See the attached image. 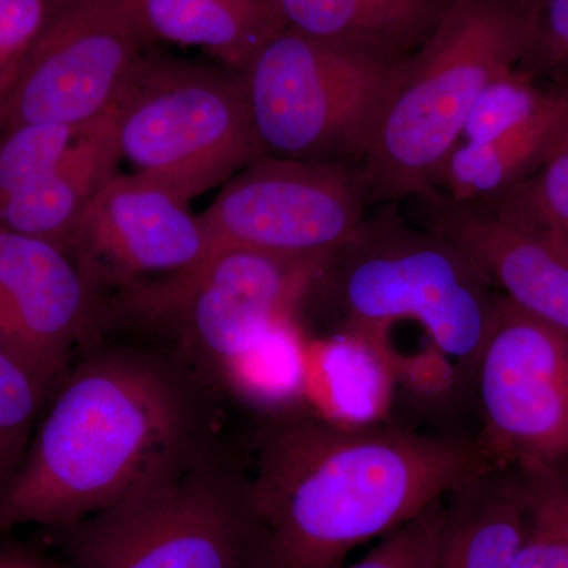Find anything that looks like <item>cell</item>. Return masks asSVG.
Here are the masks:
<instances>
[{"mask_svg":"<svg viewBox=\"0 0 568 568\" xmlns=\"http://www.w3.org/2000/svg\"><path fill=\"white\" fill-rule=\"evenodd\" d=\"M211 403L185 355L102 347L63 377L17 473L0 491V538L69 528L205 454Z\"/></svg>","mask_w":568,"mask_h":568,"instance_id":"6da1fadb","label":"cell"},{"mask_svg":"<svg viewBox=\"0 0 568 568\" xmlns=\"http://www.w3.org/2000/svg\"><path fill=\"white\" fill-rule=\"evenodd\" d=\"M254 504L276 568H339L353 549L488 473L477 439L346 424L293 406L257 433Z\"/></svg>","mask_w":568,"mask_h":568,"instance_id":"7a4b0ae2","label":"cell"},{"mask_svg":"<svg viewBox=\"0 0 568 568\" xmlns=\"http://www.w3.org/2000/svg\"><path fill=\"white\" fill-rule=\"evenodd\" d=\"M321 295L335 335L354 336L392 358L388 332L414 321L440 354L476 368L499 291L446 237L418 230L379 204L325 260L310 294Z\"/></svg>","mask_w":568,"mask_h":568,"instance_id":"3957f363","label":"cell"},{"mask_svg":"<svg viewBox=\"0 0 568 568\" xmlns=\"http://www.w3.org/2000/svg\"><path fill=\"white\" fill-rule=\"evenodd\" d=\"M530 7L532 0H452L432 36L403 62L361 164L369 204L437 192V175L478 95L521 61Z\"/></svg>","mask_w":568,"mask_h":568,"instance_id":"277c9868","label":"cell"},{"mask_svg":"<svg viewBox=\"0 0 568 568\" xmlns=\"http://www.w3.org/2000/svg\"><path fill=\"white\" fill-rule=\"evenodd\" d=\"M55 532L70 568H276L248 474L209 455Z\"/></svg>","mask_w":568,"mask_h":568,"instance_id":"5b68a950","label":"cell"},{"mask_svg":"<svg viewBox=\"0 0 568 568\" xmlns=\"http://www.w3.org/2000/svg\"><path fill=\"white\" fill-rule=\"evenodd\" d=\"M402 65L282 29L239 71L263 155L362 164Z\"/></svg>","mask_w":568,"mask_h":568,"instance_id":"8992f818","label":"cell"},{"mask_svg":"<svg viewBox=\"0 0 568 568\" xmlns=\"http://www.w3.org/2000/svg\"><path fill=\"white\" fill-rule=\"evenodd\" d=\"M112 114L134 174L186 205L263 156L239 71L149 51Z\"/></svg>","mask_w":568,"mask_h":568,"instance_id":"52a82bcc","label":"cell"},{"mask_svg":"<svg viewBox=\"0 0 568 568\" xmlns=\"http://www.w3.org/2000/svg\"><path fill=\"white\" fill-rule=\"evenodd\" d=\"M327 257L222 248L192 271L122 291L130 315L171 328L219 379L280 325L297 321Z\"/></svg>","mask_w":568,"mask_h":568,"instance_id":"ba28073f","label":"cell"},{"mask_svg":"<svg viewBox=\"0 0 568 568\" xmlns=\"http://www.w3.org/2000/svg\"><path fill=\"white\" fill-rule=\"evenodd\" d=\"M489 467L568 481V338L499 294L476 368Z\"/></svg>","mask_w":568,"mask_h":568,"instance_id":"9c48e42d","label":"cell"},{"mask_svg":"<svg viewBox=\"0 0 568 568\" xmlns=\"http://www.w3.org/2000/svg\"><path fill=\"white\" fill-rule=\"evenodd\" d=\"M368 205L361 164L263 155L224 183L197 219L211 253L328 257L364 222Z\"/></svg>","mask_w":568,"mask_h":568,"instance_id":"30bf717a","label":"cell"},{"mask_svg":"<svg viewBox=\"0 0 568 568\" xmlns=\"http://www.w3.org/2000/svg\"><path fill=\"white\" fill-rule=\"evenodd\" d=\"M151 43L138 0H95L54 14L0 106V132L28 123L82 130L99 121Z\"/></svg>","mask_w":568,"mask_h":568,"instance_id":"8fae6325","label":"cell"},{"mask_svg":"<svg viewBox=\"0 0 568 568\" xmlns=\"http://www.w3.org/2000/svg\"><path fill=\"white\" fill-rule=\"evenodd\" d=\"M67 252L99 295L192 271L211 246L189 205L140 175L118 174L82 212Z\"/></svg>","mask_w":568,"mask_h":568,"instance_id":"7c38bea8","label":"cell"},{"mask_svg":"<svg viewBox=\"0 0 568 568\" xmlns=\"http://www.w3.org/2000/svg\"><path fill=\"white\" fill-rule=\"evenodd\" d=\"M99 295L70 254L0 224V345L50 392L97 321Z\"/></svg>","mask_w":568,"mask_h":568,"instance_id":"4fadbf2b","label":"cell"},{"mask_svg":"<svg viewBox=\"0 0 568 568\" xmlns=\"http://www.w3.org/2000/svg\"><path fill=\"white\" fill-rule=\"evenodd\" d=\"M428 227L458 246L500 294L568 338V237L503 207L422 197Z\"/></svg>","mask_w":568,"mask_h":568,"instance_id":"5bb4252c","label":"cell"},{"mask_svg":"<svg viewBox=\"0 0 568 568\" xmlns=\"http://www.w3.org/2000/svg\"><path fill=\"white\" fill-rule=\"evenodd\" d=\"M283 29L402 63L452 0H267Z\"/></svg>","mask_w":568,"mask_h":568,"instance_id":"9a60e30c","label":"cell"},{"mask_svg":"<svg viewBox=\"0 0 568 568\" xmlns=\"http://www.w3.org/2000/svg\"><path fill=\"white\" fill-rule=\"evenodd\" d=\"M121 160L111 110L81 130L50 173L0 207V224L17 233L43 239L67 252L82 212L118 175Z\"/></svg>","mask_w":568,"mask_h":568,"instance_id":"2e32d148","label":"cell"},{"mask_svg":"<svg viewBox=\"0 0 568 568\" xmlns=\"http://www.w3.org/2000/svg\"><path fill=\"white\" fill-rule=\"evenodd\" d=\"M525 521L519 478L489 469L447 497L437 568H515Z\"/></svg>","mask_w":568,"mask_h":568,"instance_id":"e0dca14e","label":"cell"},{"mask_svg":"<svg viewBox=\"0 0 568 568\" xmlns=\"http://www.w3.org/2000/svg\"><path fill=\"white\" fill-rule=\"evenodd\" d=\"M564 89V88H562ZM568 144V102L499 140L458 142L437 175L436 190L457 203L496 200L530 178Z\"/></svg>","mask_w":568,"mask_h":568,"instance_id":"ac0fdd59","label":"cell"},{"mask_svg":"<svg viewBox=\"0 0 568 568\" xmlns=\"http://www.w3.org/2000/svg\"><path fill=\"white\" fill-rule=\"evenodd\" d=\"M153 41L197 47L241 71L282 31L267 0H138Z\"/></svg>","mask_w":568,"mask_h":568,"instance_id":"d6986e66","label":"cell"},{"mask_svg":"<svg viewBox=\"0 0 568 568\" xmlns=\"http://www.w3.org/2000/svg\"><path fill=\"white\" fill-rule=\"evenodd\" d=\"M562 100V88L534 80L518 69L508 70L478 95L459 142H489L519 132L556 110Z\"/></svg>","mask_w":568,"mask_h":568,"instance_id":"ffe728a7","label":"cell"},{"mask_svg":"<svg viewBox=\"0 0 568 568\" xmlns=\"http://www.w3.org/2000/svg\"><path fill=\"white\" fill-rule=\"evenodd\" d=\"M50 394L28 366L0 345V491L20 467Z\"/></svg>","mask_w":568,"mask_h":568,"instance_id":"44dd1931","label":"cell"},{"mask_svg":"<svg viewBox=\"0 0 568 568\" xmlns=\"http://www.w3.org/2000/svg\"><path fill=\"white\" fill-rule=\"evenodd\" d=\"M519 481L526 521L515 568H568V481Z\"/></svg>","mask_w":568,"mask_h":568,"instance_id":"7402d4cb","label":"cell"},{"mask_svg":"<svg viewBox=\"0 0 568 568\" xmlns=\"http://www.w3.org/2000/svg\"><path fill=\"white\" fill-rule=\"evenodd\" d=\"M80 129L28 123L0 132V205L61 162Z\"/></svg>","mask_w":568,"mask_h":568,"instance_id":"603a6c76","label":"cell"},{"mask_svg":"<svg viewBox=\"0 0 568 568\" xmlns=\"http://www.w3.org/2000/svg\"><path fill=\"white\" fill-rule=\"evenodd\" d=\"M491 203L568 237V144L525 182Z\"/></svg>","mask_w":568,"mask_h":568,"instance_id":"cb8c5ba5","label":"cell"},{"mask_svg":"<svg viewBox=\"0 0 568 568\" xmlns=\"http://www.w3.org/2000/svg\"><path fill=\"white\" fill-rule=\"evenodd\" d=\"M518 70L545 84L568 85V0H532Z\"/></svg>","mask_w":568,"mask_h":568,"instance_id":"d4e9b609","label":"cell"},{"mask_svg":"<svg viewBox=\"0 0 568 568\" xmlns=\"http://www.w3.org/2000/svg\"><path fill=\"white\" fill-rule=\"evenodd\" d=\"M444 521L446 500H440L381 538L364 559L346 568H437Z\"/></svg>","mask_w":568,"mask_h":568,"instance_id":"484cf974","label":"cell"},{"mask_svg":"<svg viewBox=\"0 0 568 568\" xmlns=\"http://www.w3.org/2000/svg\"><path fill=\"white\" fill-rule=\"evenodd\" d=\"M50 20L48 0H0V106Z\"/></svg>","mask_w":568,"mask_h":568,"instance_id":"4316f807","label":"cell"},{"mask_svg":"<svg viewBox=\"0 0 568 568\" xmlns=\"http://www.w3.org/2000/svg\"><path fill=\"white\" fill-rule=\"evenodd\" d=\"M0 568H70L31 547L0 538Z\"/></svg>","mask_w":568,"mask_h":568,"instance_id":"83f0119b","label":"cell"},{"mask_svg":"<svg viewBox=\"0 0 568 568\" xmlns=\"http://www.w3.org/2000/svg\"><path fill=\"white\" fill-rule=\"evenodd\" d=\"M95 2V0H48L51 9V17L62 13V11L74 9V7L85 6V3Z\"/></svg>","mask_w":568,"mask_h":568,"instance_id":"f1b7e54d","label":"cell"},{"mask_svg":"<svg viewBox=\"0 0 568 568\" xmlns=\"http://www.w3.org/2000/svg\"><path fill=\"white\" fill-rule=\"evenodd\" d=\"M564 89H566V93H567V102H568V85H564Z\"/></svg>","mask_w":568,"mask_h":568,"instance_id":"f546056e","label":"cell"}]
</instances>
